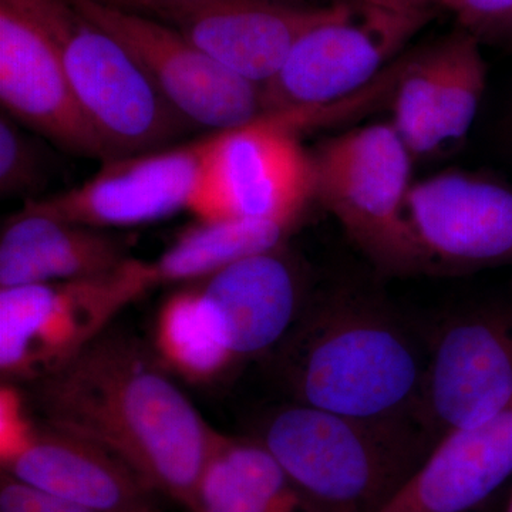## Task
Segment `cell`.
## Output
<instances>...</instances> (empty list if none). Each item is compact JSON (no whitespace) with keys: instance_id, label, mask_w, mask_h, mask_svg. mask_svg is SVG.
Here are the masks:
<instances>
[{"instance_id":"14","label":"cell","mask_w":512,"mask_h":512,"mask_svg":"<svg viewBox=\"0 0 512 512\" xmlns=\"http://www.w3.org/2000/svg\"><path fill=\"white\" fill-rule=\"evenodd\" d=\"M204 140L187 146L106 160L99 173L30 210L90 228L136 227L188 210L197 185Z\"/></svg>"},{"instance_id":"11","label":"cell","mask_w":512,"mask_h":512,"mask_svg":"<svg viewBox=\"0 0 512 512\" xmlns=\"http://www.w3.org/2000/svg\"><path fill=\"white\" fill-rule=\"evenodd\" d=\"M171 26L232 72L264 87L309 30L335 15L338 5L289 0H121Z\"/></svg>"},{"instance_id":"18","label":"cell","mask_w":512,"mask_h":512,"mask_svg":"<svg viewBox=\"0 0 512 512\" xmlns=\"http://www.w3.org/2000/svg\"><path fill=\"white\" fill-rule=\"evenodd\" d=\"M119 239L23 207L0 235V289L100 278L128 261Z\"/></svg>"},{"instance_id":"6","label":"cell","mask_w":512,"mask_h":512,"mask_svg":"<svg viewBox=\"0 0 512 512\" xmlns=\"http://www.w3.org/2000/svg\"><path fill=\"white\" fill-rule=\"evenodd\" d=\"M298 111L266 113L204 138L188 210L200 221L269 220L295 225L315 197L312 156L299 143Z\"/></svg>"},{"instance_id":"2","label":"cell","mask_w":512,"mask_h":512,"mask_svg":"<svg viewBox=\"0 0 512 512\" xmlns=\"http://www.w3.org/2000/svg\"><path fill=\"white\" fill-rule=\"evenodd\" d=\"M296 403L365 420H416L426 362L393 319L353 302L311 313L284 340Z\"/></svg>"},{"instance_id":"26","label":"cell","mask_w":512,"mask_h":512,"mask_svg":"<svg viewBox=\"0 0 512 512\" xmlns=\"http://www.w3.org/2000/svg\"><path fill=\"white\" fill-rule=\"evenodd\" d=\"M0 512H103L43 493L2 473Z\"/></svg>"},{"instance_id":"8","label":"cell","mask_w":512,"mask_h":512,"mask_svg":"<svg viewBox=\"0 0 512 512\" xmlns=\"http://www.w3.org/2000/svg\"><path fill=\"white\" fill-rule=\"evenodd\" d=\"M430 10H396L355 0L299 39L262 87L265 114L322 109L362 93L430 20Z\"/></svg>"},{"instance_id":"12","label":"cell","mask_w":512,"mask_h":512,"mask_svg":"<svg viewBox=\"0 0 512 512\" xmlns=\"http://www.w3.org/2000/svg\"><path fill=\"white\" fill-rule=\"evenodd\" d=\"M512 399V322L471 313L441 330L424 369L416 420L434 440L478 426Z\"/></svg>"},{"instance_id":"22","label":"cell","mask_w":512,"mask_h":512,"mask_svg":"<svg viewBox=\"0 0 512 512\" xmlns=\"http://www.w3.org/2000/svg\"><path fill=\"white\" fill-rule=\"evenodd\" d=\"M437 52V120L443 147L463 140L473 126L485 92L487 66L480 39L467 30L441 40L437 43Z\"/></svg>"},{"instance_id":"20","label":"cell","mask_w":512,"mask_h":512,"mask_svg":"<svg viewBox=\"0 0 512 512\" xmlns=\"http://www.w3.org/2000/svg\"><path fill=\"white\" fill-rule=\"evenodd\" d=\"M291 228L269 220L200 221L150 262L151 275L156 285L208 278L239 259L278 251Z\"/></svg>"},{"instance_id":"23","label":"cell","mask_w":512,"mask_h":512,"mask_svg":"<svg viewBox=\"0 0 512 512\" xmlns=\"http://www.w3.org/2000/svg\"><path fill=\"white\" fill-rule=\"evenodd\" d=\"M439 52L437 45L400 62L394 83L392 126L413 158L440 150L437 120Z\"/></svg>"},{"instance_id":"24","label":"cell","mask_w":512,"mask_h":512,"mask_svg":"<svg viewBox=\"0 0 512 512\" xmlns=\"http://www.w3.org/2000/svg\"><path fill=\"white\" fill-rule=\"evenodd\" d=\"M18 121L9 114L0 117V194L3 198L29 197L43 183L39 150Z\"/></svg>"},{"instance_id":"29","label":"cell","mask_w":512,"mask_h":512,"mask_svg":"<svg viewBox=\"0 0 512 512\" xmlns=\"http://www.w3.org/2000/svg\"><path fill=\"white\" fill-rule=\"evenodd\" d=\"M507 512H512V498H511L510 507H508V511Z\"/></svg>"},{"instance_id":"9","label":"cell","mask_w":512,"mask_h":512,"mask_svg":"<svg viewBox=\"0 0 512 512\" xmlns=\"http://www.w3.org/2000/svg\"><path fill=\"white\" fill-rule=\"evenodd\" d=\"M72 3L126 47L185 121L225 131L264 116L262 87L202 52L178 30L100 0Z\"/></svg>"},{"instance_id":"1","label":"cell","mask_w":512,"mask_h":512,"mask_svg":"<svg viewBox=\"0 0 512 512\" xmlns=\"http://www.w3.org/2000/svg\"><path fill=\"white\" fill-rule=\"evenodd\" d=\"M136 339L109 332L29 383L30 413L109 451L192 512L218 431Z\"/></svg>"},{"instance_id":"5","label":"cell","mask_w":512,"mask_h":512,"mask_svg":"<svg viewBox=\"0 0 512 512\" xmlns=\"http://www.w3.org/2000/svg\"><path fill=\"white\" fill-rule=\"evenodd\" d=\"M312 161L315 198L376 265L409 272L426 264L407 220L413 156L392 123L330 138Z\"/></svg>"},{"instance_id":"15","label":"cell","mask_w":512,"mask_h":512,"mask_svg":"<svg viewBox=\"0 0 512 512\" xmlns=\"http://www.w3.org/2000/svg\"><path fill=\"white\" fill-rule=\"evenodd\" d=\"M407 220L424 262L451 266L512 259V187L466 173L413 184Z\"/></svg>"},{"instance_id":"25","label":"cell","mask_w":512,"mask_h":512,"mask_svg":"<svg viewBox=\"0 0 512 512\" xmlns=\"http://www.w3.org/2000/svg\"><path fill=\"white\" fill-rule=\"evenodd\" d=\"M440 5L477 39L512 37V0H441Z\"/></svg>"},{"instance_id":"10","label":"cell","mask_w":512,"mask_h":512,"mask_svg":"<svg viewBox=\"0 0 512 512\" xmlns=\"http://www.w3.org/2000/svg\"><path fill=\"white\" fill-rule=\"evenodd\" d=\"M12 387L0 396L2 473L62 500L103 512H164L161 495L126 463L82 437L25 413Z\"/></svg>"},{"instance_id":"28","label":"cell","mask_w":512,"mask_h":512,"mask_svg":"<svg viewBox=\"0 0 512 512\" xmlns=\"http://www.w3.org/2000/svg\"><path fill=\"white\" fill-rule=\"evenodd\" d=\"M100 2L109 3V5L120 6L121 0H100Z\"/></svg>"},{"instance_id":"4","label":"cell","mask_w":512,"mask_h":512,"mask_svg":"<svg viewBox=\"0 0 512 512\" xmlns=\"http://www.w3.org/2000/svg\"><path fill=\"white\" fill-rule=\"evenodd\" d=\"M55 37L80 110L107 157L154 151L183 117L116 37L84 18L72 0H25Z\"/></svg>"},{"instance_id":"19","label":"cell","mask_w":512,"mask_h":512,"mask_svg":"<svg viewBox=\"0 0 512 512\" xmlns=\"http://www.w3.org/2000/svg\"><path fill=\"white\" fill-rule=\"evenodd\" d=\"M192 512H316L258 439L218 433Z\"/></svg>"},{"instance_id":"16","label":"cell","mask_w":512,"mask_h":512,"mask_svg":"<svg viewBox=\"0 0 512 512\" xmlns=\"http://www.w3.org/2000/svg\"><path fill=\"white\" fill-rule=\"evenodd\" d=\"M512 476V399L495 416L437 441L380 512H471Z\"/></svg>"},{"instance_id":"17","label":"cell","mask_w":512,"mask_h":512,"mask_svg":"<svg viewBox=\"0 0 512 512\" xmlns=\"http://www.w3.org/2000/svg\"><path fill=\"white\" fill-rule=\"evenodd\" d=\"M229 355L256 356L284 342L298 312V284L278 251L239 259L198 288Z\"/></svg>"},{"instance_id":"13","label":"cell","mask_w":512,"mask_h":512,"mask_svg":"<svg viewBox=\"0 0 512 512\" xmlns=\"http://www.w3.org/2000/svg\"><path fill=\"white\" fill-rule=\"evenodd\" d=\"M0 100L12 119L64 150L109 160L74 99L55 37L25 0H0Z\"/></svg>"},{"instance_id":"7","label":"cell","mask_w":512,"mask_h":512,"mask_svg":"<svg viewBox=\"0 0 512 512\" xmlns=\"http://www.w3.org/2000/svg\"><path fill=\"white\" fill-rule=\"evenodd\" d=\"M150 262L128 259L100 278L0 289V372L6 382L50 375L154 288Z\"/></svg>"},{"instance_id":"21","label":"cell","mask_w":512,"mask_h":512,"mask_svg":"<svg viewBox=\"0 0 512 512\" xmlns=\"http://www.w3.org/2000/svg\"><path fill=\"white\" fill-rule=\"evenodd\" d=\"M156 350L161 363L204 382L234 362L212 328L198 288L175 293L164 303L156 323Z\"/></svg>"},{"instance_id":"3","label":"cell","mask_w":512,"mask_h":512,"mask_svg":"<svg viewBox=\"0 0 512 512\" xmlns=\"http://www.w3.org/2000/svg\"><path fill=\"white\" fill-rule=\"evenodd\" d=\"M258 440L316 512L382 511L437 444L414 419H355L296 402L272 413Z\"/></svg>"},{"instance_id":"27","label":"cell","mask_w":512,"mask_h":512,"mask_svg":"<svg viewBox=\"0 0 512 512\" xmlns=\"http://www.w3.org/2000/svg\"><path fill=\"white\" fill-rule=\"evenodd\" d=\"M365 2L375 3L384 8L417 12V10H430L431 5H440L441 0H365Z\"/></svg>"}]
</instances>
